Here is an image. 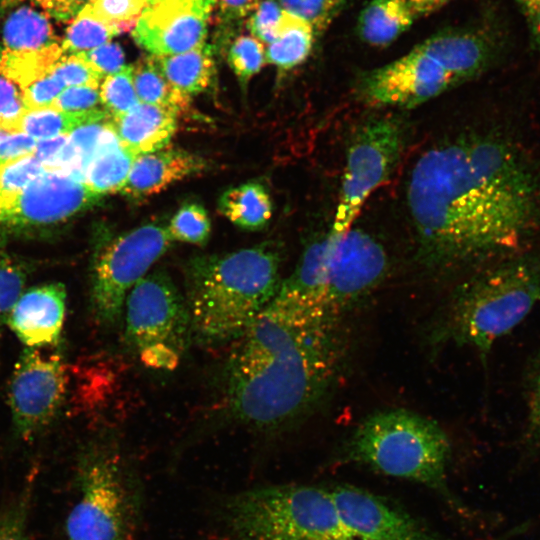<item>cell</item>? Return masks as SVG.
<instances>
[{"instance_id": "obj_1", "label": "cell", "mask_w": 540, "mask_h": 540, "mask_svg": "<svg viewBox=\"0 0 540 540\" xmlns=\"http://www.w3.org/2000/svg\"><path fill=\"white\" fill-rule=\"evenodd\" d=\"M407 204L426 263L506 257L540 227V174L510 141L467 135L421 155Z\"/></svg>"}, {"instance_id": "obj_2", "label": "cell", "mask_w": 540, "mask_h": 540, "mask_svg": "<svg viewBox=\"0 0 540 540\" xmlns=\"http://www.w3.org/2000/svg\"><path fill=\"white\" fill-rule=\"evenodd\" d=\"M234 342L223 371L224 407L260 431H280L313 412L345 359L340 320L274 299Z\"/></svg>"}, {"instance_id": "obj_3", "label": "cell", "mask_w": 540, "mask_h": 540, "mask_svg": "<svg viewBox=\"0 0 540 540\" xmlns=\"http://www.w3.org/2000/svg\"><path fill=\"white\" fill-rule=\"evenodd\" d=\"M280 245L273 241L225 254L192 258L185 268V300L193 335L206 344L235 341L275 297Z\"/></svg>"}, {"instance_id": "obj_4", "label": "cell", "mask_w": 540, "mask_h": 540, "mask_svg": "<svg viewBox=\"0 0 540 540\" xmlns=\"http://www.w3.org/2000/svg\"><path fill=\"white\" fill-rule=\"evenodd\" d=\"M540 302V249L503 257L462 283L443 310L435 334L487 355Z\"/></svg>"}, {"instance_id": "obj_5", "label": "cell", "mask_w": 540, "mask_h": 540, "mask_svg": "<svg viewBox=\"0 0 540 540\" xmlns=\"http://www.w3.org/2000/svg\"><path fill=\"white\" fill-rule=\"evenodd\" d=\"M342 459L382 475L409 480L462 509L448 487L451 444L434 421L406 409H388L364 419L348 438Z\"/></svg>"}, {"instance_id": "obj_6", "label": "cell", "mask_w": 540, "mask_h": 540, "mask_svg": "<svg viewBox=\"0 0 540 540\" xmlns=\"http://www.w3.org/2000/svg\"><path fill=\"white\" fill-rule=\"evenodd\" d=\"M77 499L65 521L66 540H136L143 511L142 485L112 436H98L79 451Z\"/></svg>"}, {"instance_id": "obj_7", "label": "cell", "mask_w": 540, "mask_h": 540, "mask_svg": "<svg viewBox=\"0 0 540 540\" xmlns=\"http://www.w3.org/2000/svg\"><path fill=\"white\" fill-rule=\"evenodd\" d=\"M219 510L233 540H355L321 486L256 487L225 498Z\"/></svg>"}, {"instance_id": "obj_8", "label": "cell", "mask_w": 540, "mask_h": 540, "mask_svg": "<svg viewBox=\"0 0 540 540\" xmlns=\"http://www.w3.org/2000/svg\"><path fill=\"white\" fill-rule=\"evenodd\" d=\"M125 337L141 361L156 369H173L193 332L184 295L164 271L145 275L129 292Z\"/></svg>"}, {"instance_id": "obj_9", "label": "cell", "mask_w": 540, "mask_h": 540, "mask_svg": "<svg viewBox=\"0 0 540 540\" xmlns=\"http://www.w3.org/2000/svg\"><path fill=\"white\" fill-rule=\"evenodd\" d=\"M172 242L167 227L149 222L97 244L90 265L89 301L99 324L117 322L131 289Z\"/></svg>"}, {"instance_id": "obj_10", "label": "cell", "mask_w": 540, "mask_h": 540, "mask_svg": "<svg viewBox=\"0 0 540 540\" xmlns=\"http://www.w3.org/2000/svg\"><path fill=\"white\" fill-rule=\"evenodd\" d=\"M100 197L85 182L53 169L22 189L0 190V247L61 225Z\"/></svg>"}, {"instance_id": "obj_11", "label": "cell", "mask_w": 540, "mask_h": 540, "mask_svg": "<svg viewBox=\"0 0 540 540\" xmlns=\"http://www.w3.org/2000/svg\"><path fill=\"white\" fill-rule=\"evenodd\" d=\"M402 148L403 131L392 117L373 118L357 129L347 150L331 236L351 228L365 200L390 177Z\"/></svg>"}, {"instance_id": "obj_12", "label": "cell", "mask_w": 540, "mask_h": 540, "mask_svg": "<svg viewBox=\"0 0 540 540\" xmlns=\"http://www.w3.org/2000/svg\"><path fill=\"white\" fill-rule=\"evenodd\" d=\"M67 388L63 342L27 348L16 361L8 387L14 434L31 441L56 419Z\"/></svg>"}, {"instance_id": "obj_13", "label": "cell", "mask_w": 540, "mask_h": 540, "mask_svg": "<svg viewBox=\"0 0 540 540\" xmlns=\"http://www.w3.org/2000/svg\"><path fill=\"white\" fill-rule=\"evenodd\" d=\"M329 236L332 249L322 307L329 317L340 320L344 312L367 297L384 280L388 256L381 243L363 230L350 228L340 237Z\"/></svg>"}, {"instance_id": "obj_14", "label": "cell", "mask_w": 540, "mask_h": 540, "mask_svg": "<svg viewBox=\"0 0 540 540\" xmlns=\"http://www.w3.org/2000/svg\"><path fill=\"white\" fill-rule=\"evenodd\" d=\"M457 84L447 71L415 47L362 74L357 89L362 100L370 105L412 108Z\"/></svg>"}, {"instance_id": "obj_15", "label": "cell", "mask_w": 540, "mask_h": 540, "mask_svg": "<svg viewBox=\"0 0 540 540\" xmlns=\"http://www.w3.org/2000/svg\"><path fill=\"white\" fill-rule=\"evenodd\" d=\"M329 490L355 540H453L383 496L349 484L334 485Z\"/></svg>"}, {"instance_id": "obj_16", "label": "cell", "mask_w": 540, "mask_h": 540, "mask_svg": "<svg viewBox=\"0 0 540 540\" xmlns=\"http://www.w3.org/2000/svg\"><path fill=\"white\" fill-rule=\"evenodd\" d=\"M215 0H151L135 27L136 44L152 56L173 55L206 42Z\"/></svg>"}, {"instance_id": "obj_17", "label": "cell", "mask_w": 540, "mask_h": 540, "mask_svg": "<svg viewBox=\"0 0 540 540\" xmlns=\"http://www.w3.org/2000/svg\"><path fill=\"white\" fill-rule=\"evenodd\" d=\"M505 36L495 23L441 30L415 46L458 84L479 76L503 54Z\"/></svg>"}, {"instance_id": "obj_18", "label": "cell", "mask_w": 540, "mask_h": 540, "mask_svg": "<svg viewBox=\"0 0 540 540\" xmlns=\"http://www.w3.org/2000/svg\"><path fill=\"white\" fill-rule=\"evenodd\" d=\"M65 285L50 282L33 286L21 294L13 306L6 326L27 348L55 345L62 341L66 314Z\"/></svg>"}, {"instance_id": "obj_19", "label": "cell", "mask_w": 540, "mask_h": 540, "mask_svg": "<svg viewBox=\"0 0 540 540\" xmlns=\"http://www.w3.org/2000/svg\"><path fill=\"white\" fill-rule=\"evenodd\" d=\"M205 161L186 150L164 147L135 157L121 193L144 199L162 192L173 183L203 171Z\"/></svg>"}, {"instance_id": "obj_20", "label": "cell", "mask_w": 540, "mask_h": 540, "mask_svg": "<svg viewBox=\"0 0 540 540\" xmlns=\"http://www.w3.org/2000/svg\"><path fill=\"white\" fill-rule=\"evenodd\" d=\"M177 112L139 103L127 113L112 117L120 144L133 155L151 153L168 145L177 128Z\"/></svg>"}, {"instance_id": "obj_21", "label": "cell", "mask_w": 540, "mask_h": 540, "mask_svg": "<svg viewBox=\"0 0 540 540\" xmlns=\"http://www.w3.org/2000/svg\"><path fill=\"white\" fill-rule=\"evenodd\" d=\"M152 58L166 80L190 97L207 91L214 83V50L206 42L182 53Z\"/></svg>"}, {"instance_id": "obj_22", "label": "cell", "mask_w": 540, "mask_h": 540, "mask_svg": "<svg viewBox=\"0 0 540 540\" xmlns=\"http://www.w3.org/2000/svg\"><path fill=\"white\" fill-rule=\"evenodd\" d=\"M417 18L405 0H371L359 15L357 32L365 43L385 47L408 30Z\"/></svg>"}, {"instance_id": "obj_23", "label": "cell", "mask_w": 540, "mask_h": 540, "mask_svg": "<svg viewBox=\"0 0 540 540\" xmlns=\"http://www.w3.org/2000/svg\"><path fill=\"white\" fill-rule=\"evenodd\" d=\"M220 212L234 225L245 230H259L273 213L269 192L258 182H247L227 189L218 201Z\"/></svg>"}, {"instance_id": "obj_24", "label": "cell", "mask_w": 540, "mask_h": 540, "mask_svg": "<svg viewBox=\"0 0 540 540\" xmlns=\"http://www.w3.org/2000/svg\"><path fill=\"white\" fill-rule=\"evenodd\" d=\"M317 38L309 22L284 11L276 37L266 47V62L282 71L291 70L309 57Z\"/></svg>"}, {"instance_id": "obj_25", "label": "cell", "mask_w": 540, "mask_h": 540, "mask_svg": "<svg viewBox=\"0 0 540 540\" xmlns=\"http://www.w3.org/2000/svg\"><path fill=\"white\" fill-rule=\"evenodd\" d=\"M64 55L59 43L34 50L3 49L0 52V75L23 90L51 73Z\"/></svg>"}, {"instance_id": "obj_26", "label": "cell", "mask_w": 540, "mask_h": 540, "mask_svg": "<svg viewBox=\"0 0 540 540\" xmlns=\"http://www.w3.org/2000/svg\"><path fill=\"white\" fill-rule=\"evenodd\" d=\"M2 41L4 49L9 50H34L58 43L48 16L28 5L18 7L8 16Z\"/></svg>"}, {"instance_id": "obj_27", "label": "cell", "mask_w": 540, "mask_h": 540, "mask_svg": "<svg viewBox=\"0 0 540 540\" xmlns=\"http://www.w3.org/2000/svg\"><path fill=\"white\" fill-rule=\"evenodd\" d=\"M111 115L104 109L84 113H68L52 106L29 109L21 117L15 131L22 132L36 141L60 135H69L76 127Z\"/></svg>"}, {"instance_id": "obj_28", "label": "cell", "mask_w": 540, "mask_h": 540, "mask_svg": "<svg viewBox=\"0 0 540 540\" xmlns=\"http://www.w3.org/2000/svg\"><path fill=\"white\" fill-rule=\"evenodd\" d=\"M135 157L120 143L99 150L87 167L85 183L100 196L121 192Z\"/></svg>"}, {"instance_id": "obj_29", "label": "cell", "mask_w": 540, "mask_h": 540, "mask_svg": "<svg viewBox=\"0 0 540 540\" xmlns=\"http://www.w3.org/2000/svg\"><path fill=\"white\" fill-rule=\"evenodd\" d=\"M132 71L139 102L166 107L177 113L189 107L191 97L166 80L151 55L140 58L132 65Z\"/></svg>"}, {"instance_id": "obj_30", "label": "cell", "mask_w": 540, "mask_h": 540, "mask_svg": "<svg viewBox=\"0 0 540 540\" xmlns=\"http://www.w3.org/2000/svg\"><path fill=\"white\" fill-rule=\"evenodd\" d=\"M121 34L114 26L100 20L85 9L71 20L61 47L65 54L87 52Z\"/></svg>"}, {"instance_id": "obj_31", "label": "cell", "mask_w": 540, "mask_h": 540, "mask_svg": "<svg viewBox=\"0 0 540 540\" xmlns=\"http://www.w3.org/2000/svg\"><path fill=\"white\" fill-rule=\"evenodd\" d=\"M34 268L31 261L0 250V335Z\"/></svg>"}, {"instance_id": "obj_32", "label": "cell", "mask_w": 540, "mask_h": 540, "mask_svg": "<svg viewBox=\"0 0 540 540\" xmlns=\"http://www.w3.org/2000/svg\"><path fill=\"white\" fill-rule=\"evenodd\" d=\"M37 474L25 478L18 492L0 510V540H28V524Z\"/></svg>"}, {"instance_id": "obj_33", "label": "cell", "mask_w": 540, "mask_h": 540, "mask_svg": "<svg viewBox=\"0 0 540 540\" xmlns=\"http://www.w3.org/2000/svg\"><path fill=\"white\" fill-rule=\"evenodd\" d=\"M265 51V45L252 35H238L230 41L227 62L242 87L265 65Z\"/></svg>"}, {"instance_id": "obj_34", "label": "cell", "mask_w": 540, "mask_h": 540, "mask_svg": "<svg viewBox=\"0 0 540 540\" xmlns=\"http://www.w3.org/2000/svg\"><path fill=\"white\" fill-rule=\"evenodd\" d=\"M99 95L103 108L112 117L123 115L139 104L132 65L105 76L99 86Z\"/></svg>"}, {"instance_id": "obj_35", "label": "cell", "mask_w": 540, "mask_h": 540, "mask_svg": "<svg viewBox=\"0 0 540 540\" xmlns=\"http://www.w3.org/2000/svg\"><path fill=\"white\" fill-rule=\"evenodd\" d=\"M167 229L173 241L204 245L210 237L211 221L201 204L190 202L177 210Z\"/></svg>"}, {"instance_id": "obj_36", "label": "cell", "mask_w": 540, "mask_h": 540, "mask_svg": "<svg viewBox=\"0 0 540 540\" xmlns=\"http://www.w3.org/2000/svg\"><path fill=\"white\" fill-rule=\"evenodd\" d=\"M149 0H91L83 7L122 34L133 30Z\"/></svg>"}, {"instance_id": "obj_37", "label": "cell", "mask_w": 540, "mask_h": 540, "mask_svg": "<svg viewBox=\"0 0 540 540\" xmlns=\"http://www.w3.org/2000/svg\"><path fill=\"white\" fill-rule=\"evenodd\" d=\"M284 11L309 22L319 37L350 0H278Z\"/></svg>"}, {"instance_id": "obj_38", "label": "cell", "mask_w": 540, "mask_h": 540, "mask_svg": "<svg viewBox=\"0 0 540 540\" xmlns=\"http://www.w3.org/2000/svg\"><path fill=\"white\" fill-rule=\"evenodd\" d=\"M52 73L65 87L88 86L98 89L104 78L87 61L83 53L65 54L55 65Z\"/></svg>"}, {"instance_id": "obj_39", "label": "cell", "mask_w": 540, "mask_h": 540, "mask_svg": "<svg viewBox=\"0 0 540 540\" xmlns=\"http://www.w3.org/2000/svg\"><path fill=\"white\" fill-rule=\"evenodd\" d=\"M283 13L284 10L278 0H261L246 20L250 35L264 45L270 44L276 37Z\"/></svg>"}, {"instance_id": "obj_40", "label": "cell", "mask_w": 540, "mask_h": 540, "mask_svg": "<svg viewBox=\"0 0 540 540\" xmlns=\"http://www.w3.org/2000/svg\"><path fill=\"white\" fill-rule=\"evenodd\" d=\"M27 110L22 90L0 75V130L15 131Z\"/></svg>"}, {"instance_id": "obj_41", "label": "cell", "mask_w": 540, "mask_h": 540, "mask_svg": "<svg viewBox=\"0 0 540 540\" xmlns=\"http://www.w3.org/2000/svg\"><path fill=\"white\" fill-rule=\"evenodd\" d=\"M50 106L68 113H84L103 108L99 89L88 86L66 87Z\"/></svg>"}, {"instance_id": "obj_42", "label": "cell", "mask_w": 540, "mask_h": 540, "mask_svg": "<svg viewBox=\"0 0 540 540\" xmlns=\"http://www.w3.org/2000/svg\"><path fill=\"white\" fill-rule=\"evenodd\" d=\"M65 85L52 72L22 90L24 102L29 109L50 106Z\"/></svg>"}, {"instance_id": "obj_43", "label": "cell", "mask_w": 540, "mask_h": 540, "mask_svg": "<svg viewBox=\"0 0 540 540\" xmlns=\"http://www.w3.org/2000/svg\"><path fill=\"white\" fill-rule=\"evenodd\" d=\"M82 53L103 77L118 72L126 66L124 51L116 42L109 41Z\"/></svg>"}, {"instance_id": "obj_44", "label": "cell", "mask_w": 540, "mask_h": 540, "mask_svg": "<svg viewBox=\"0 0 540 540\" xmlns=\"http://www.w3.org/2000/svg\"><path fill=\"white\" fill-rule=\"evenodd\" d=\"M525 436L530 446H540V358L529 386Z\"/></svg>"}, {"instance_id": "obj_45", "label": "cell", "mask_w": 540, "mask_h": 540, "mask_svg": "<svg viewBox=\"0 0 540 540\" xmlns=\"http://www.w3.org/2000/svg\"><path fill=\"white\" fill-rule=\"evenodd\" d=\"M28 1L58 21H71L91 0H0V9Z\"/></svg>"}, {"instance_id": "obj_46", "label": "cell", "mask_w": 540, "mask_h": 540, "mask_svg": "<svg viewBox=\"0 0 540 540\" xmlns=\"http://www.w3.org/2000/svg\"><path fill=\"white\" fill-rule=\"evenodd\" d=\"M223 30L231 29L247 19L261 0H215Z\"/></svg>"}, {"instance_id": "obj_47", "label": "cell", "mask_w": 540, "mask_h": 540, "mask_svg": "<svg viewBox=\"0 0 540 540\" xmlns=\"http://www.w3.org/2000/svg\"><path fill=\"white\" fill-rule=\"evenodd\" d=\"M36 142L22 132L0 130V164L31 155Z\"/></svg>"}, {"instance_id": "obj_48", "label": "cell", "mask_w": 540, "mask_h": 540, "mask_svg": "<svg viewBox=\"0 0 540 540\" xmlns=\"http://www.w3.org/2000/svg\"><path fill=\"white\" fill-rule=\"evenodd\" d=\"M529 31L531 42L540 53V0H514Z\"/></svg>"}, {"instance_id": "obj_49", "label": "cell", "mask_w": 540, "mask_h": 540, "mask_svg": "<svg viewBox=\"0 0 540 540\" xmlns=\"http://www.w3.org/2000/svg\"><path fill=\"white\" fill-rule=\"evenodd\" d=\"M69 141V135L38 140L32 155L49 168Z\"/></svg>"}, {"instance_id": "obj_50", "label": "cell", "mask_w": 540, "mask_h": 540, "mask_svg": "<svg viewBox=\"0 0 540 540\" xmlns=\"http://www.w3.org/2000/svg\"><path fill=\"white\" fill-rule=\"evenodd\" d=\"M416 16L422 17L434 13L452 0H405Z\"/></svg>"}, {"instance_id": "obj_51", "label": "cell", "mask_w": 540, "mask_h": 540, "mask_svg": "<svg viewBox=\"0 0 540 540\" xmlns=\"http://www.w3.org/2000/svg\"><path fill=\"white\" fill-rule=\"evenodd\" d=\"M150 1H151V0H149V2H150Z\"/></svg>"}]
</instances>
